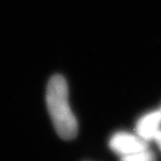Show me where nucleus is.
Instances as JSON below:
<instances>
[{"label": "nucleus", "instance_id": "nucleus-3", "mask_svg": "<svg viewBox=\"0 0 161 161\" xmlns=\"http://www.w3.org/2000/svg\"><path fill=\"white\" fill-rule=\"evenodd\" d=\"M161 123V113L153 112L144 116L137 122L138 136L146 142L154 140V137L160 131L159 126Z\"/></svg>", "mask_w": 161, "mask_h": 161}, {"label": "nucleus", "instance_id": "nucleus-4", "mask_svg": "<svg viewBox=\"0 0 161 161\" xmlns=\"http://www.w3.org/2000/svg\"><path fill=\"white\" fill-rule=\"evenodd\" d=\"M154 154L147 148L121 157V161H154Z\"/></svg>", "mask_w": 161, "mask_h": 161}, {"label": "nucleus", "instance_id": "nucleus-2", "mask_svg": "<svg viewBox=\"0 0 161 161\" xmlns=\"http://www.w3.org/2000/svg\"><path fill=\"white\" fill-rule=\"evenodd\" d=\"M110 147L118 154L124 156L147 148V142L139 136L126 132H119L113 135L110 140Z\"/></svg>", "mask_w": 161, "mask_h": 161}, {"label": "nucleus", "instance_id": "nucleus-6", "mask_svg": "<svg viewBox=\"0 0 161 161\" xmlns=\"http://www.w3.org/2000/svg\"><path fill=\"white\" fill-rule=\"evenodd\" d=\"M160 113H161V112H160Z\"/></svg>", "mask_w": 161, "mask_h": 161}, {"label": "nucleus", "instance_id": "nucleus-5", "mask_svg": "<svg viewBox=\"0 0 161 161\" xmlns=\"http://www.w3.org/2000/svg\"><path fill=\"white\" fill-rule=\"evenodd\" d=\"M154 141L156 142V144L158 145V147L161 149V130L156 134V136L154 137Z\"/></svg>", "mask_w": 161, "mask_h": 161}, {"label": "nucleus", "instance_id": "nucleus-1", "mask_svg": "<svg viewBox=\"0 0 161 161\" xmlns=\"http://www.w3.org/2000/svg\"><path fill=\"white\" fill-rule=\"evenodd\" d=\"M48 111L54 128L62 139L71 140L78 133V123L68 102V86L60 75L53 76L46 92Z\"/></svg>", "mask_w": 161, "mask_h": 161}]
</instances>
